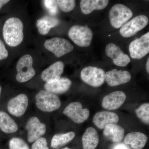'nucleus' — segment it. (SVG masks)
<instances>
[{"instance_id":"obj_21","label":"nucleus","mask_w":149,"mask_h":149,"mask_svg":"<svg viewBox=\"0 0 149 149\" xmlns=\"http://www.w3.org/2000/svg\"><path fill=\"white\" fill-rule=\"evenodd\" d=\"M109 3L107 0H82L80 1V7L83 14L88 15L94 10L105 8Z\"/></svg>"},{"instance_id":"obj_30","label":"nucleus","mask_w":149,"mask_h":149,"mask_svg":"<svg viewBox=\"0 0 149 149\" xmlns=\"http://www.w3.org/2000/svg\"><path fill=\"white\" fill-rule=\"evenodd\" d=\"M45 138H41L34 142L32 146V149H49Z\"/></svg>"},{"instance_id":"obj_14","label":"nucleus","mask_w":149,"mask_h":149,"mask_svg":"<svg viewBox=\"0 0 149 149\" xmlns=\"http://www.w3.org/2000/svg\"><path fill=\"white\" fill-rule=\"evenodd\" d=\"M126 99V95L122 91L112 92L104 97L102 101V107L109 110L117 109L123 104Z\"/></svg>"},{"instance_id":"obj_24","label":"nucleus","mask_w":149,"mask_h":149,"mask_svg":"<svg viewBox=\"0 0 149 149\" xmlns=\"http://www.w3.org/2000/svg\"><path fill=\"white\" fill-rule=\"evenodd\" d=\"M18 126L15 120L5 112L0 111V129L4 133H15Z\"/></svg>"},{"instance_id":"obj_22","label":"nucleus","mask_w":149,"mask_h":149,"mask_svg":"<svg viewBox=\"0 0 149 149\" xmlns=\"http://www.w3.org/2000/svg\"><path fill=\"white\" fill-rule=\"evenodd\" d=\"M59 20L56 17L45 15L37 19L36 25L38 32L41 35H47L51 28L57 26Z\"/></svg>"},{"instance_id":"obj_5","label":"nucleus","mask_w":149,"mask_h":149,"mask_svg":"<svg viewBox=\"0 0 149 149\" xmlns=\"http://www.w3.org/2000/svg\"><path fill=\"white\" fill-rule=\"evenodd\" d=\"M133 15L130 8L122 4H117L111 9L109 19L112 26L115 28H120L126 23Z\"/></svg>"},{"instance_id":"obj_11","label":"nucleus","mask_w":149,"mask_h":149,"mask_svg":"<svg viewBox=\"0 0 149 149\" xmlns=\"http://www.w3.org/2000/svg\"><path fill=\"white\" fill-rule=\"evenodd\" d=\"M25 128L27 131V140L30 143L35 142L45 135L46 132V125L40 122L39 118L35 116L30 118L26 123Z\"/></svg>"},{"instance_id":"obj_34","label":"nucleus","mask_w":149,"mask_h":149,"mask_svg":"<svg viewBox=\"0 0 149 149\" xmlns=\"http://www.w3.org/2000/svg\"><path fill=\"white\" fill-rule=\"evenodd\" d=\"M149 58H148V61H147V63H146V70H147V72H148V73H149Z\"/></svg>"},{"instance_id":"obj_4","label":"nucleus","mask_w":149,"mask_h":149,"mask_svg":"<svg viewBox=\"0 0 149 149\" xmlns=\"http://www.w3.org/2000/svg\"><path fill=\"white\" fill-rule=\"evenodd\" d=\"M68 34L74 44L82 47L90 46L93 39V32L87 25H73L69 29Z\"/></svg>"},{"instance_id":"obj_33","label":"nucleus","mask_w":149,"mask_h":149,"mask_svg":"<svg viewBox=\"0 0 149 149\" xmlns=\"http://www.w3.org/2000/svg\"><path fill=\"white\" fill-rule=\"evenodd\" d=\"M9 1H10L9 0H0V9L2 8L3 6L8 3Z\"/></svg>"},{"instance_id":"obj_25","label":"nucleus","mask_w":149,"mask_h":149,"mask_svg":"<svg viewBox=\"0 0 149 149\" xmlns=\"http://www.w3.org/2000/svg\"><path fill=\"white\" fill-rule=\"evenodd\" d=\"M75 136V133L72 131L63 134H56L52 139L51 147L55 149L60 148L71 142Z\"/></svg>"},{"instance_id":"obj_36","label":"nucleus","mask_w":149,"mask_h":149,"mask_svg":"<svg viewBox=\"0 0 149 149\" xmlns=\"http://www.w3.org/2000/svg\"><path fill=\"white\" fill-rule=\"evenodd\" d=\"M70 149L69 148H63V149Z\"/></svg>"},{"instance_id":"obj_12","label":"nucleus","mask_w":149,"mask_h":149,"mask_svg":"<svg viewBox=\"0 0 149 149\" xmlns=\"http://www.w3.org/2000/svg\"><path fill=\"white\" fill-rule=\"evenodd\" d=\"M28 104V98L27 95L19 94L9 101L7 109L11 114L20 117L25 113Z\"/></svg>"},{"instance_id":"obj_10","label":"nucleus","mask_w":149,"mask_h":149,"mask_svg":"<svg viewBox=\"0 0 149 149\" xmlns=\"http://www.w3.org/2000/svg\"><path fill=\"white\" fill-rule=\"evenodd\" d=\"M129 51L133 59L142 58L149 52V32L130 43Z\"/></svg>"},{"instance_id":"obj_35","label":"nucleus","mask_w":149,"mask_h":149,"mask_svg":"<svg viewBox=\"0 0 149 149\" xmlns=\"http://www.w3.org/2000/svg\"><path fill=\"white\" fill-rule=\"evenodd\" d=\"M2 88L1 86H0V95H1V92Z\"/></svg>"},{"instance_id":"obj_18","label":"nucleus","mask_w":149,"mask_h":149,"mask_svg":"<svg viewBox=\"0 0 149 149\" xmlns=\"http://www.w3.org/2000/svg\"><path fill=\"white\" fill-rule=\"evenodd\" d=\"M124 134L125 130L123 128L116 124H109L104 128V136L113 143H118L122 141Z\"/></svg>"},{"instance_id":"obj_32","label":"nucleus","mask_w":149,"mask_h":149,"mask_svg":"<svg viewBox=\"0 0 149 149\" xmlns=\"http://www.w3.org/2000/svg\"><path fill=\"white\" fill-rule=\"evenodd\" d=\"M113 149H129V148L123 143L116 144L113 147Z\"/></svg>"},{"instance_id":"obj_26","label":"nucleus","mask_w":149,"mask_h":149,"mask_svg":"<svg viewBox=\"0 0 149 149\" xmlns=\"http://www.w3.org/2000/svg\"><path fill=\"white\" fill-rule=\"evenodd\" d=\"M137 116L145 124L149 125V104L146 103L135 110Z\"/></svg>"},{"instance_id":"obj_27","label":"nucleus","mask_w":149,"mask_h":149,"mask_svg":"<svg viewBox=\"0 0 149 149\" xmlns=\"http://www.w3.org/2000/svg\"><path fill=\"white\" fill-rule=\"evenodd\" d=\"M56 2L58 7L63 12H69L75 7V1L74 0H58Z\"/></svg>"},{"instance_id":"obj_6","label":"nucleus","mask_w":149,"mask_h":149,"mask_svg":"<svg viewBox=\"0 0 149 149\" xmlns=\"http://www.w3.org/2000/svg\"><path fill=\"white\" fill-rule=\"evenodd\" d=\"M44 47L57 57L62 56L74 49L73 45L68 40L58 37L46 40Z\"/></svg>"},{"instance_id":"obj_13","label":"nucleus","mask_w":149,"mask_h":149,"mask_svg":"<svg viewBox=\"0 0 149 149\" xmlns=\"http://www.w3.org/2000/svg\"><path fill=\"white\" fill-rule=\"evenodd\" d=\"M105 52L107 56L111 58L114 64L117 66L125 67L130 62L128 55L124 54L118 46L113 43L107 45Z\"/></svg>"},{"instance_id":"obj_28","label":"nucleus","mask_w":149,"mask_h":149,"mask_svg":"<svg viewBox=\"0 0 149 149\" xmlns=\"http://www.w3.org/2000/svg\"><path fill=\"white\" fill-rule=\"evenodd\" d=\"M10 149H30L27 144L22 139L13 138L9 143Z\"/></svg>"},{"instance_id":"obj_20","label":"nucleus","mask_w":149,"mask_h":149,"mask_svg":"<svg viewBox=\"0 0 149 149\" xmlns=\"http://www.w3.org/2000/svg\"><path fill=\"white\" fill-rule=\"evenodd\" d=\"M148 137L144 133L139 132L128 133L124 138V143L130 145L134 149H142L146 146Z\"/></svg>"},{"instance_id":"obj_2","label":"nucleus","mask_w":149,"mask_h":149,"mask_svg":"<svg viewBox=\"0 0 149 149\" xmlns=\"http://www.w3.org/2000/svg\"><path fill=\"white\" fill-rule=\"evenodd\" d=\"M36 105L42 111L51 112L58 109L61 102L58 96L45 90H41L35 96Z\"/></svg>"},{"instance_id":"obj_16","label":"nucleus","mask_w":149,"mask_h":149,"mask_svg":"<svg viewBox=\"0 0 149 149\" xmlns=\"http://www.w3.org/2000/svg\"><path fill=\"white\" fill-rule=\"evenodd\" d=\"M131 78V74L128 71L118 70L116 69L107 72L105 75L106 81L110 87H115L128 83Z\"/></svg>"},{"instance_id":"obj_7","label":"nucleus","mask_w":149,"mask_h":149,"mask_svg":"<svg viewBox=\"0 0 149 149\" xmlns=\"http://www.w3.org/2000/svg\"><path fill=\"white\" fill-rule=\"evenodd\" d=\"M105 72L103 70L95 67L83 68L80 73L81 79L86 84L93 87H99L104 83Z\"/></svg>"},{"instance_id":"obj_23","label":"nucleus","mask_w":149,"mask_h":149,"mask_svg":"<svg viewBox=\"0 0 149 149\" xmlns=\"http://www.w3.org/2000/svg\"><path fill=\"white\" fill-rule=\"evenodd\" d=\"M83 149H95L98 145V133L95 128L89 127L82 137Z\"/></svg>"},{"instance_id":"obj_1","label":"nucleus","mask_w":149,"mask_h":149,"mask_svg":"<svg viewBox=\"0 0 149 149\" xmlns=\"http://www.w3.org/2000/svg\"><path fill=\"white\" fill-rule=\"evenodd\" d=\"M24 25L21 19L12 17L5 22L3 28V35L6 43L10 47L19 45L24 39Z\"/></svg>"},{"instance_id":"obj_29","label":"nucleus","mask_w":149,"mask_h":149,"mask_svg":"<svg viewBox=\"0 0 149 149\" xmlns=\"http://www.w3.org/2000/svg\"><path fill=\"white\" fill-rule=\"evenodd\" d=\"M45 6L52 16L55 15L58 12V6L56 1H44Z\"/></svg>"},{"instance_id":"obj_31","label":"nucleus","mask_w":149,"mask_h":149,"mask_svg":"<svg viewBox=\"0 0 149 149\" xmlns=\"http://www.w3.org/2000/svg\"><path fill=\"white\" fill-rule=\"evenodd\" d=\"M8 56V51L6 48L3 42L0 39V60L5 59Z\"/></svg>"},{"instance_id":"obj_9","label":"nucleus","mask_w":149,"mask_h":149,"mask_svg":"<svg viewBox=\"0 0 149 149\" xmlns=\"http://www.w3.org/2000/svg\"><path fill=\"white\" fill-rule=\"evenodd\" d=\"M63 113L77 124L83 123L90 116L88 109H83L82 104L79 102H73L65 108Z\"/></svg>"},{"instance_id":"obj_19","label":"nucleus","mask_w":149,"mask_h":149,"mask_svg":"<svg viewBox=\"0 0 149 149\" xmlns=\"http://www.w3.org/2000/svg\"><path fill=\"white\" fill-rule=\"evenodd\" d=\"M72 84L71 80L66 78L62 77L54 83L45 84L44 88L45 91L55 94H62L66 93L69 90Z\"/></svg>"},{"instance_id":"obj_3","label":"nucleus","mask_w":149,"mask_h":149,"mask_svg":"<svg viewBox=\"0 0 149 149\" xmlns=\"http://www.w3.org/2000/svg\"><path fill=\"white\" fill-rule=\"evenodd\" d=\"M33 58L30 55H24L19 59L16 65L17 81L25 83L35 76L36 72L33 67Z\"/></svg>"},{"instance_id":"obj_17","label":"nucleus","mask_w":149,"mask_h":149,"mask_svg":"<svg viewBox=\"0 0 149 149\" xmlns=\"http://www.w3.org/2000/svg\"><path fill=\"white\" fill-rule=\"evenodd\" d=\"M119 121V116L115 113L108 111H100L96 113L93 117L95 125L100 129H104L106 125Z\"/></svg>"},{"instance_id":"obj_8","label":"nucleus","mask_w":149,"mask_h":149,"mask_svg":"<svg viewBox=\"0 0 149 149\" xmlns=\"http://www.w3.org/2000/svg\"><path fill=\"white\" fill-rule=\"evenodd\" d=\"M148 22V18L146 15L136 16L121 27L120 29V34L125 38L132 37L145 28Z\"/></svg>"},{"instance_id":"obj_15","label":"nucleus","mask_w":149,"mask_h":149,"mask_svg":"<svg viewBox=\"0 0 149 149\" xmlns=\"http://www.w3.org/2000/svg\"><path fill=\"white\" fill-rule=\"evenodd\" d=\"M64 64L63 62H56L43 71L41 77L47 83H52L58 81L64 70Z\"/></svg>"}]
</instances>
